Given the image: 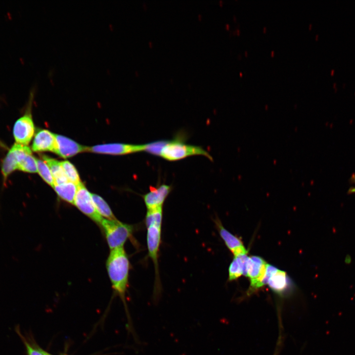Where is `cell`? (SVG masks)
I'll return each instance as SVG.
<instances>
[{"mask_svg": "<svg viewBox=\"0 0 355 355\" xmlns=\"http://www.w3.org/2000/svg\"><path fill=\"white\" fill-rule=\"evenodd\" d=\"M57 142L56 154L67 158L79 153L87 152L88 147L82 146L75 141L60 135H56Z\"/></svg>", "mask_w": 355, "mask_h": 355, "instance_id": "obj_14", "label": "cell"}, {"mask_svg": "<svg viewBox=\"0 0 355 355\" xmlns=\"http://www.w3.org/2000/svg\"><path fill=\"white\" fill-rule=\"evenodd\" d=\"M171 191L172 187L165 184L151 187L150 192L143 196L147 210L162 208Z\"/></svg>", "mask_w": 355, "mask_h": 355, "instance_id": "obj_12", "label": "cell"}, {"mask_svg": "<svg viewBox=\"0 0 355 355\" xmlns=\"http://www.w3.org/2000/svg\"><path fill=\"white\" fill-rule=\"evenodd\" d=\"M31 150L35 152H51L56 154L57 142L56 135L46 129L39 131L34 137Z\"/></svg>", "mask_w": 355, "mask_h": 355, "instance_id": "obj_11", "label": "cell"}, {"mask_svg": "<svg viewBox=\"0 0 355 355\" xmlns=\"http://www.w3.org/2000/svg\"><path fill=\"white\" fill-rule=\"evenodd\" d=\"M214 221L221 238L235 256L247 255L248 251L241 240L227 230L218 218Z\"/></svg>", "mask_w": 355, "mask_h": 355, "instance_id": "obj_13", "label": "cell"}, {"mask_svg": "<svg viewBox=\"0 0 355 355\" xmlns=\"http://www.w3.org/2000/svg\"><path fill=\"white\" fill-rule=\"evenodd\" d=\"M92 197L97 211L102 217L110 220L117 219L111 208L103 198L94 194H92Z\"/></svg>", "mask_w": 355, "mask_h": 355, "instance_id": "obj_19", "label": "cell"}, {"mask_svg": "<svg viewBox=\"0 0 355 355\" xmlns=\"http://www.w3.org/2000/svg\"><path fill=\"white\" fill-rule=\"evenodd\" d=\"M47 355H51L49 353H48V352H47Z\"/></svg>", "mask_w": 355, "mask_h": 355, "instance_id": "obj_27", "label": "cell"}, {"mask_svg": "<svg viewBox=\"0 0 355 355\" xmlns=\"http://www.w3.org/2000/svg\"><path fill=\"white\" fill-rule=\"evenodd\" d=\"M38 173L41 178L53 188L56 185L54 177L47 164L42 159H37Z\"/></svg>", "mask_w": 355, "mask_h": 355, "instance_id": "obj_21", "label": "cell"}, {"mask_svg": "<svg viewBox=\"0 0 355 355\" xmlns=\"http://www.w3.org/2000/svg\"><path fill=\"white\" fill-rule=\"evenodd\" d=\"M87 152L101 154L123 155L144 152V145L120 143L103 144L88 147Z\"/></svg>", "mask_w": 355, "mask_h": 355, "instance_id": "obj_9", "label": "cell"}, {"mask_svg": "<svg viewBox=\"0 0 355 355\" xmlns=\"http://www.w3.org/2000/svg\"><path fill=\"white\" fill-rule=\"evenodd\" d=\"M106 267L112 287L125 304V294L128 285L130 261L124 248L111 251Z\"/></svg>", "mask_w": 355, "mask_h": 355, "instance_id": "obj_1", "label": "cell"}, {"mask_svg": "<svg viewBox=\"0 0 355 355\" xmlns=\"http://www.w3.org/2000/svg\"><path fill=\"white\" fill-rule=\"evenodd\" d=\"M28 355H47V352L42 350L39 348L33 347L25 342Z\"/></svg>", "mask_w": 355, "mask_h": 355, "instance_id": "obj_24", "label": "cell"}, {"mask_svg": "<svg viewBox=\"0 0 355 355\" xmlns=\"http://www.w3.org/2000/svg\"><path fill=\"white\" fill-rule=\"evenodd\" d=\"M18 168L17 158L15 151L11 148L2 164L1 171L5 182H6L9 176L15 171L18 170Z\"/></svg>", "mask_w": 355, "mask_h": 355, "instance_id": "obj_18", "label": "cell"}, {"mask_svg": "<svg viewBox=\"0 0 355 355\" xmlns=\"http://www.w3.org/2000/svg\"><path fill=\"white\" fill-rule=\"evenodd\" d=\"M53 189L61 199L74 204L78 186L71 182H68L61 185H56Z\"/></svg>", "mask_w": 355, "mask_h": 355, "instance_id": "obj_17", "label": "cell"}, {"mask_svg": "<svg viewBox=\"0 0 355 355\" xmlns=\"http://www.w3.org/2000/svg\"><path fill=\"white\" fill-rule=\"evenodd\" d=\"M334 70H332V75H333V74H334Z\"/></svg>", "mask_w": 355, "mask_h": 355, "instance_id": "obj_26", "label": "cell"}, {"mask_svg": "<svg viewBox=\"0 0 355 355\" xmlns=\"http://www.w3.org/2000/svg\"><path fill=\"white\" fill-rule=\"evenodd\" d=\"M74 205L79 210L99 225L103 218L97 211L91 194L81 182L78 185Z\"/></svg>", "mask_w": 355, "mask_h": 355, "instance_id": "obj_7", "label": "cell"}, {"mask_svg": "<svg viewBox=\"0 0 355 355\" xmlns=\"http://www.w3.org/2000/svg\"><path fill=\"white\" fill-rule=\"evenodd\" d=\"M263 283L264 285L268 284L274 292L281 296L286 294L289 290V282L286 273L269 264L266 268Z\"/></svg>", "mask_w": 355, "mask_h": 355, "instance_id": "obj_8", "label": "cell"}, {"mask_svg": "<svg viewBox=\"0 0 355 355\" xmlns=\"http://www.w3.org/2000/svg\"><path fill=\"white\" fill-rule=\"evenodd\" d=\"M61 164L69 182L77 186L80 183L79 176L74 165L69 161H61Z\"/></svg>", "mask_w": 355, "mask_h": 355, "instance_id": "obj_22", "label": "cell"}, {"mask_svg": "<svg viewBox=\"0 0 355 355\" xmlns=\"http://www.w3.org/2000/svg\"><path fill=\"white\" fill-rule=\"evenodd\" d=\"M268 263L261 257H249L247 264V275L250 280L248 294H252L264 286L263 281L266 275Z\"/></svg>", "mask_w": 355, "mask_h": 355, "instance_id": "obj_6", "label": "cell"}, {"mask_svg": "<svg viewBox=\"0 0 355 355\" xmlns=\"http://www.w3.org/2000/svg\"><path fill=\"white\" fill-rule=\"evenodd\" d=\"M162 207L152 210H147L145 218L146 227L154 226L162 227Z\"/></svg>", "mask_w": 355, "mask_h": 355, "instance_id": "obj_20", "label": "cell"}, {"mask_svg": "<svg viewBox=\"0 0 355 355\" xmlns=\"http://www.w3.org/2000/svg\"><path fill=\"white\" fill-rule=\"evenodd\" d=\"M248 258L247 255L235 256L229 267L230 281L235 280L242 276H246Z\"/></svg>", "mask_w": 355, "mask_h": 355, "instance_id": "obj_15", "label": "cell"}, {"mask_svg": "<svg viewBox=\"0 0 355 355\" xmlns=\"http://www.w3.org/2000/svg\"><path fill=\"white\" fill-rule=\"evenodd\" d=\"M34 91L32 90L30 92L24 115L16 121L13 128V135L17 143L27 146L32 140L35 133V126L31 114Z\"/></svg>", "mask_w": 355, "mask_h": 355, "instance_id": "obj_5", "label": "cell"}, {"mask_svg": "<svg viewBox=\"0 0 355 355\" xmlns=\"http://www.w3.org/2000/svg\"><path fill=\"white\" fill-rule=\"evenodd\" d=\"M351 179L354 186L349 190L348 193L350 194H354L355 193V175H353L352 176Z\"/></svg>", "mask_w": 355, "mask_h": 355, "instance_id": "obj_25", "label": "cell"}, {"mask_svg": "<svg viewBox=\"0 0 355 355\" xmlns=\"http://www.w3.org/2000/svg\"><path fill=\"white\" fill-rule=\"evenodd\" d=\"M147 242L150 257L154 262L155 270V281L153 300L158 302L161 295V284L159 277L158 254L161 240V227L150 226L147 228Z\"/></svg>", "mask_w": 355, "mask_h": 355, "instance_id": "obj_4", "label": "cell"}, {"mask_svg": "<svg viewBox=\"0 0 355 355\" xmlns=\"http://www.w3.org/2000/svg\"><path fill=\"white\" fill-rule=\"evenodd\" d=\"M42 159L50 168L56 185H61L69 182L61 162L47 156H42Z\"/></svg>", "mask_w": 355, "mask_h": 355, "instance_id": "obj_16", "label": "cell"}, {"mask_svg": "<svg viewBox=\"0 0 355 355\" xmlns=\"http://www.w3.org/2000/svg\"><path fill=\"white\" fill-rule=\"evenodd\" d=\"M194 156H204L213 160L211 155L202 147L187 144L178 138L167 140L160 157L168 161H175Z\"/></svg>", "mask_w": 355, "mask_h": 355, "instance_id": "obj_3", "label": "cell"}, {"mask_svg": "<svg viewBox=\"0 0 355 355\" xmlns=\"http://www.w3.org/2000/svg\"><path fill=\"white\" fill-rule=\"evenodd\" d=\"M167 140H159L144 145V152L150 154L160 156L161 152Z\"/></svg>", "mask_w": 355, "mask_h": 355, "instance_id": "obj_23", "label": "cell"}, {"mask_svg": "<svg viewBox=\"0 0 355 355\" xmlns=\"http://www.w3.org/2000/svg\"><path fill=\"white\" fill-rule=\"evenodd\" d=\"M111 250L123 248L128 239L132 237L135 227L116 220L104 218L100 225Z\"/></svg>", "mask_w": 355, "mask_h": 355, "instance_id": "obj_2", "label": "cell"}, {"mask_svg": "<svg viewBox=\"0 0 355 355\" xmlns=\"http://www.w3.org/2000/svg\"><path fill=\"white\" fill-rule=\"evenodd\" d=\"M12 148L17 158L18 170L29 173L38 172L37 159L33 156L29 147L15 143Z\"/></svg>", "mask_w": 355, "mask_h": 355, "instance_id": "obj_10", "label": "cell"}]
</instances>
